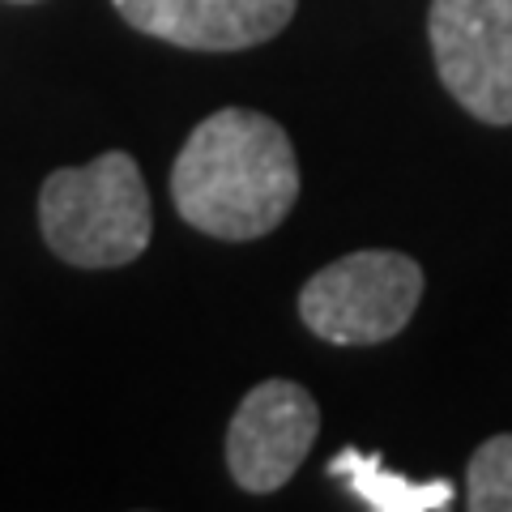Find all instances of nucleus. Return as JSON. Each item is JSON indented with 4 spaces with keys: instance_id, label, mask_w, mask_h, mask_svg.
Segmentation results:
<instances>
[{
    "instance_id": "obj_1",
    "label": "nucleus",
    "mask_w": 512,
    "mask_h": 512,
    "mask_svg": "<svg viewBox=\"0 0 512 512\" xmlns=\"http://www.w3.org/2000/svg\"><path fill=\"white\" fill-rule=\"evenodd\" d=\"M171 201L214 239H261L295 210L299 158L278 120L248 107L205 116L171 167Z\"/></svg>"
},
{
    "instance_id": "obj_2",
    "label": "nucleus",
    "mask_w": 512,
    "mask_h": 512,
    "mask_svg": "<svg viewBox=\"0 0 512 512\" xmlns=\"http://www.w3.org/2000/svg\"><path fill=\"white\" fill-rule=\"evenodd\" d=\"M39 227L64 265L116 269L150 248L154 210L133 154L107 150L86 167L52 171L39 188Z\"/></svg>"
},
{
    "instance_id": "obj_3",
    "label": "nucleus",
    "mask_w": 512,
    "mask_h": 512,
    "mask_svg": "<svg viewBox=\"0 0 512 512\" xmlns=\"http://www.w3.org/2000/svg\"><path fill=\"white\" fill-rule=\"evenodd\" d=\"M423 299V269L406 252L367 248L312 274L299 291V316L320 342L376 346L397 338Z\"/></svg>"
},
{
    "instance_id": "obj_4",
    "label": "nucleus",
    "mask_w": 512,
    "mask_h": 512,
    "mask_svg": "<svg viewBox=\"0 0 512 512\" xmlns=\"http://www.w3.org/2000/svg\"><path fill=\"white\" fill-rule=\"evenodd\" d=\"M431 56L448 94L483 124H512V0H431Z\"/></svg>"
},
{
    "instance_id": "obj_5",
    "label": "nucleus",
    "mask_w": 512,
    "mask_h": 512,
    "mask_svg": "<svg viewBox=\"0 0 512 512\" xmlns=\"http://www.w3.org/2000/svg\"><path fill=\"white\" fill-rule=\"evenodd\" d=\"M320 431V410L312 393L295 380H265L239 402L227 427L231 478L252 495L286 487L312 453Z\"/></svg>"
},
{
    "instance_id": "obj_6",
    "label": "nucleus",
    "mask_w": 512,
    "mask_h": 512,
    "mask_svg": "<svg viewBox=\"0 0 512 512\" xmlns=\"http://www.w3.org/2000/svg\"><path fill=\"white\" fill-rule=\"evenodd\" d=\"M150 39L188 52H239L282 35L299 0H111Z\"/></svg>"
},
{
    "instance_id": "obj_7",
    "label": "nucleus",
    "mask_w": 512,
    "mask_h": 512,
    "mask_svg": "<svg viewBox=\"0 0 512 512\" xmlns=\"http://www.w3.org/2000/svg\"><path fill=\"white\" fill-rule=\"evenodd\" d=\"M333 474L346 478L350 491L376 512H444L457 500V491L448 478L414 483L406 474L384 470V457H376V453L363 457L359 448H342V453L333 457Z\"/></svg>"
},
{
    "instance_id": "obj_8",
    "label": "nucleus",
    "mask_w": 512,
    "mask_h": 512,
    "mask_svg": "<svg viewBox=\"0 0 512 512\" xmlns=\"http://www.w3.org/2000/svg\"><path fill=\"white\" fill-rule=\"evenodd\" d=\"M466 504L474 512H512V436H491L470 457Z\"/></svg>"
},
{
    "instance_id": "obj_9",
    "label": "nucleus",
    "mask_w": 512,
    "mask_h": 512,
    "mask_svg": "<svg viewBox=\"0 0 512 512\" xmlns=\"http://www.w3.org/2000/svg\"><path fill=\"white\" fill-rule=\"evenodd\" d=\"M18 5H35V0H18Z\"/></svg>"
}]
</instances>
